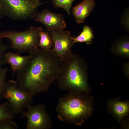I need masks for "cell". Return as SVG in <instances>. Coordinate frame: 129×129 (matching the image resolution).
Segmentation results:
<instances>
[{
  "mask_svg": "<svg viewBox=\"0 0 129 129\" xmlns=\"http://www.w3.org/2000/svg\"><path fill=\"white\" fill-rule=\"evenodd\" d=\"M94 38L92 30L88 26L84 25L82 32L77 36L73 37L74 44L75 43L85 42L88 45L92 43V39Z\"/></svg>",
  "mask_w": 129,
  "mask_h": 129,
  "instance_id": "5bb4252c",
  "label": "cell"
},
{
  "mask_svg": "<svg viewBox=\"0 0 129 129\" xmlns=\"http://www.w3.org/2000/svg\"><path fill=\"white\" fill-rule=\"evenodd\" d=\"M109 105L112 112L118 119L122 118L129 112V105L127 102L114 100Z\"/></svg>",
  "mask_w": 129,
  "mask_h": 129,
  "instance_id": "4fadbf2b",
  "label": "cell"
},
{
  "mask_svg": "<svg viewBox=\"0 0 129 129\" xmlns=\"http://www.w3.org/2000/svg\"><path fill=\"white\" fill-rule=\"evenodd\" d=\"M42 31L40 26L31 27L22 31L5 30L0 32V39L8 38L11 42L10 48L18 53H30L39 48V35Z\"/></svg>",
  "mask_w": 129,
  "mask_h": 129,
  "instance_id": "277c9868",
  "label": "cell"
},
{
  "mask_svg": "<svg viewBox=\"0 0 129 129\" xmlns=\"http://www.w3.org/2000/svg\"><path fill=\"white\" fill-rule=\"evenodd\" d=\"M40 0H0L4 16L15 20L32 19L38 12V8L48 2Z\"/></svg>",
  "mask_w": 129,
  "mask_h": 129,
  "instance_id": "5b68a950",
  "label": "cell"
},
{
  "mask_svg": "<svg viewBox=\"0 0 129 129\" xmlns=\"http://www.w3.org/2000/svg\"><path fill=\"white\" fill-rule=\"evenodd\" d=\"M17 124L11 120L6 119L0 121V129H16Z\"/></svg>",
  "mask_w": 129,
  "mask_h": 129,
  "instance_id": "ffe728a7",
  "label": "cell"
},
{
  "mask_svg": "<svg viewBox=\"0 0 129 129\" xmlns=\"http://www.w3.org/2000/svg\"><path fill=\"white\" fill-rule=\"evenodd\" d=\"M75 0H51L55 7L61 8L64 9L68 14L70 15L72 4Z\"/></svg>",
  "mask_w": 129,
  "mask_h": 129,
  "instance_id": "e0dca14e",
  "label": "cell"
},
{
  "mask_svg": "<svg viewBox=\"0 0 129 129\" xmlns=\"http://www.w3.org/2000/svg\"><path fill=\"white\" fill-rule=\"evenodd\" d=\"M4 96L15 115L22 113L25 108L31 105L33 97L22 90L16 82L12 80L6 82Z\"/></svg>",
  "mask_w": 129,
  "mask_h": 129,
  "instance_id": "8992f818",
  "label": "cell"
},
{
  "mask_svg": "<svg viewBox=\"0 0 129 129\" xmlns=\"http://www.w3.org/2000/svg\"><path fill=\"white\" fill-rule=\"evenodd\" d=\"M48 32L53 41V50L60 62L64 61L73 54L72 48L75 44L73 37L69 31L62 30H52Z\"/></svg>",
  "mask_w": 129,
  "mask_h": 129,
  "instance_id": "ba28073f",
  "label": "cell"
},
{
  "mask_svg": "<svg viewBox=\"0 0 129 129\" xmlns=\"http://www.w3.org/2000/svg\"><path fill=\"white\" fill-rule=\"evenodd\" d=\"M4 16L0 7V19L2 18Z\"/></svg>",
  "mask_w": 129,
  "mask_h": 129,
  "instance_id": "44dd1931",
  "label": "cell"
},
{
  "mask_svg": "<svg viewBox=\"0 0 129 129\" xmlns=\"http://www.w3.org/2000/svg\"><path fill=\"white\" fill-rule=\"evenodd\" d=\"M7 63L11 66L13 76L18 70L22 68L26 64L30 57V55L22 56L18 54L10 51L5 53V55Z\"/></svg>",
  "mask_w": 129,
  "mask_h": 129,
  "instance_id": "8fae6325",
  "label": "cell"
},
{
  "mask_svg": "<svg viewBox=\"0 0 129 129\" xmlns=\"http://www.w3.org/2000/svg\"><path fill=\"white\" fill-rule=\"evenodd\" d=\"M34 18L35 21L40 22L44 26L47 32L52 30H63L66 26L62 14L54 13L47 9L38 12Z\"/></svg>",
  "mask_w": 129,
  "mask_h": 129,
  "instance_id": "9c48e42d",
  "label": "cell"
},
{
  "mask_svg": "<svg viewBox=\"0 0 129 129\" xmlns=\"http://www.w3.org/2000/svg\"><path fill=\"white\" fill-rule=\"evenodd\" d=\"M39 35V48L45 50L52 49L51 48L53 47V43L48 32L47 31H42L40 33Z\"/></svg>",
  "mask_w": 129,
  "mask_h": 129,
  "instance_id": "9a60e30c",
  "label": "cell"
},
{
  "mask_svg": "<svg viewBox=\"0 0 129 129\" xmlns=\"http://www.w3.org/2000/svg\"><path fill=\"white\" fill-rule=\"evenodd\" d=\"M30 55L26 64L16 72V79L21 89L33 96L47 91L56 80L60 62L52 48H39Z\"/></svg>",
  "mask_w": 129,
  "mask_h": 129,
  "instance_id": "6da1fadb",
  "label": "cell"
},
{
  "mask_svg": "<svg viewBox=\"0 0 129 129\" xmlns=\"http://www.w3.org/2000/svg\"><path fill=\"white\" fill-rule=\"evenodd\" d=\"M111 51L115 55L129 59V37L124 36L115 41L111 46Z\"/></svg>",
  "mask_w": 129,
  "mask_h": 129,
  "instance_id": "7c38bea8",
  "label": "cell"
},
{
  "mask_svg": "<svg viewBox=\"0 0 129 129\" xmlns=\"http://www.w3.org/2000/svg\"><path fill=\"white\" fill-rule=\"evenodd\" d=\"M86 93L71 92L60 97L56 110L62 121L81 125L92 113L91 103Z\"/></svg>",
  "mask_w": 129,
  "mask_h": 129,
  "instance_id": "3957f363",
  "label": "cell"
},
{
  "mask_svg": "<svg viewBox=\"0 0 129 129\" xmlns=\"http://www.w3.org/2000/svg\"><path fill=\"white\" fill-rule=\"evenodd\" d=\"M26 112L22 113L23 116L27 120V129H49L52 122L45 106L42 104L32 105L26 108Z\"/></svg>",
  "mask_w": 129,
  "mask_h": 129,
  "instance_id": "52a82bcc",
  "label": "cell"
},
{
  "mask_svg": "<svg viewBox=\"0 0 129 129\" xmlns=\"http://www.w3.org/2000/svg\"><path fill=\"white\" fill-rule=\"evenodd\" d=\"M94 0H83L72 8V13L77 23L84 22L95 6Z\"/></svg>",
  "mask_w": 129,
  "mask_h": 129,
  "instance_id": "30bf717a",
  "label": "cell"
},
{
  "mask_svg": "<svg viewBox=\"0 0 129 129\" xmlns=\"http://www.w3.org/2000/svg\"><path fill=\"white\" fill-rule=\"evenodd\" d=\"M10 47L3 43L0 39V68L7 63L5 57V52Z\"/></svg>",
  "mask_w": 129,
  "mask_h": 129,
  "instance_id": "d6986e66",
  "label": "cell"
},
{
  "mask_svg": "<svg viewBox=\"0 0 129 129\" xmlns=\"http://www.w3.org/2000/svg\"><path fill=\"white\" fill-rule=\"evenodd\" d=\"M8 70L6 67L0 68V101L4 98V91L6 82V79Z\"/></svg>",
  "mask_w": 129,
  "mask_h": 129,
  "instance_id": "ac0fdd59",
  "label": "cell"
},
{
  "mask_svg": "<svg viewBox=\"0 0 129 129\" xmlns=\"http://www.w3.org/2000/svg\"><path fill=\"white\" fill-rule=\"evenodd\" d=\"M15 115L7 101L0 104V121L12 120L15 118Z\"/></svg>",
  "mask_w": 129,
  "mask_h": 129,
  "instance_id": "2e32d148",
  "label": "cell"
},
{
  "mask_svg": "<svg viewBox=\"0 0 129 129\" xmlns=\"http://www.w3.org/2000/svg\"><path fill=\"white\" fill-rule=\"evenodd\" d=\"M87 69L85 61L78 55L73 53L61 62L56 80L63 90L86 93L89 90Z\"/></svg>",
  "mask_w": 129,
  "mask_h": 129,
  "instance_id": "7a4b0ae2",
  "label": "cell"
}]
</instances>
